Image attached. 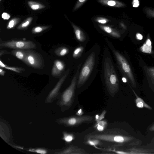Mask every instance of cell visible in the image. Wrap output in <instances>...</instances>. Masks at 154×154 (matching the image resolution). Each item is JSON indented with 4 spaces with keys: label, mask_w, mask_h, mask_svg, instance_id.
I'll use <instances>...</instances> for the list:
<instances>
[{
    "label": "cell",
    "mask_w": 154,
    "mask_h": 154,
    "mask_svg": "<svg viewBox=\"0 0 154 154\" xmlns=\"http://www.w3.org/2000/svg\"><path fill=\"white\" fill-rule=\"evenodd\" d=\"M109 125L103 130H96L85 135V143L98 146L104 151L121 148L132 140V138L127 135L125 131L116 127V124Z\"/></svg>",
    "instance_id": "obj_1"
},
{
    "label": "cell",
    "mask_w": 154,
    "mask_h": 154,
    "mask_svg": "<svg viewBox=\"0 0 154 154\" xmlns=\"http://www.w3.org/2000/svg\"><path fill=\"white\" fill-rule=\"evenodd\" d=\"M101 48L95 43L84 53L81 59L76 90V95L87 89L95 79L98 71Z\"/></svg>",
    "instance_id": "obj_2"
},
{
    "label": "cell",
    "mask_w": 154,
    "mask_h": 154,
    "mask_svg": "<svg viewBox=\"0 0 154 154\" xmlns=\"http://www.w3.org/2000/svg\"><path fill=\"white\" fill-rule=\"evenodd\" d=\"M100 75L106 93L112 97H115L119 90V81L112 55L106 47L103 51Z\"/></svg>",
    "instance_id": "obj_3"
},
{
    "label": "cell",
    "mask_w": 154,
    "mask_h": 154,
    "mask_svg": "<svg viewBox=\"0 0 154 154\" xmlns=\"http://www.w3.org/2000/svg\"><path fill=\"white\" fill-rule=\"evenodd\" d=\"M81 60L75 65V71L70 85L62 94L60 104L64 110L69 108L72 105L76 95V90L79 70L81 65Z\"/></svg>",
    "instance_id": "obj_4"
},
{
    "label": "cell",
    "mask_w": 154,
    "mask_h": 154,
    "mask_svg": "<svg viewBox=\"0 0 154 154\" xmlns=\"http://www.w3.org/2000/svg\"><path fill=\"white\" fill-rule=\"evenodd\" d=\"M105 40L108 48L111 51L117 65L122 74L127 77L133 86H135V82L130 66L124 56L116 49L109 39L105 38Z\"/></svg>",
    "instance_id": "obj_5"
},
{
    "label": "cell",
    "mask_w": 154,
    "mask_h": 154,
    "mask_svg": "<svg viewBox=\"0 0 154 154\" xmlns=\"http://www.w3.org/2000/svg\"><path fill=\"white\" fill-rule=\"evenodd\" d=\"M28 66L35 69H42L45 66L44 58L39 53L29 49L26 51L25 57L23 61Z\"/></svg>",
    "instance_id": "obj_6"
},
{
    "label": "cell",
    "mask_w": 154,
    "mask_h": 154,
    "mask_svg": "<svg viewBox=\"0 0 154 154\" xmlns=\"http://www.w3.org/2000/svg\"><path fill=\"white\" fill-rule=\"evenodd\" d=\"M94 117L90 115L73 116L64 118L60 122L69 127H75L83 124H90L93 122Z\"/></svg>",
    "instance_id": "obj_7"
},
{
    "label": "cell",
    "mask_w": 154,
    "mask_h": 154,
    "mask_svg": "<svg viewBox=\"0 0 154 154\" xmlns=\"http://www.w3.org/2000/svg\"><path fill=\"white\" fill-rule=\"evenodd\" d=\"M1 48H7L14 49L29 50L36 48V45L31 41L11 40L1 42Z\"/></svg>",
    "instance_id": "obj_8"
},
{
    "label": "cell",
    "mask_w": 154,
    "mask_h": 154,
    "mask_svg": "<svg viewBox=\"0 0 154 154\" xmlns=\"http://www.w3.org/2000/svg\"><path fill=\"white\" fill-rule=\"evenodd\" d=\"M72 25L74 29L76 40L79 45L86 46L89 40L88 36L79 27L73 23Z\"/></svg>",
    "instance_id": "obj_9"
},
{
    "label": "cell",
    "mask_w": 154,
    "mask_h": 154,
    "mask_svg": "<svg viewBox=\"0 0 154 154\" xmlns=\"http://www.w3.org/2000/svg\"><path fill=\"white\" fill-rule=\"evenodd\" d=\"M66 64L65 62L60 60H56L54 63L51 71V75L54 77H58L62 75L63 73H65Z\"/></svg>",
    "instance_id": "obj_10"
},
{
    "label": "cell",
    "mask_w": 154,
    "mask_h": 154,
    "mask_svg": "<svg viewBox=\"0 0 154 154\" xmlns=\"http://www.w3.org/2000/svg\"><path fill=\"white\" fill-rule=\"evenodd\" d=\"M86 46L79 45L75 47L71 52V57L75 64L81 60L84 53Z\"/></svg>",
    "instance_id": "obj_11"
},
{
    "label": "cell",
    "mask_w": 154,
    "mask_h": 154,
    "mask_svg": "<svg viewBox=\"0 0 154 154\" xmlns=\"http://www.w3.org/2000/svg\"><path fill=\"white\" fill-rule=\"evenodd\" d=\"M70 72V69L68 68L64 73L63 76L60 79L55 87L49 93L48 98V100H51L52 98L57 95L61 86Z\"/></svg>",
    "instance_id": "obj_12"
},
{
    "label": "cell",
    "mask_w": 154,
    "mask_h": 154,
    "mask_svg": "<svg viewBox=\"0 0 154 154\" xmlns=\"http://www.w3.org/2000/svg\"><path fill=\"white\" fill-rule=\"evenodd\" d=\"M63 154H86V151L84 149L72 145L61 151L57 153Z\"/></svg>",
    "instance_id": "obj_13"
},
{
    "label": "cell",
    "mask_w": 154,
    "mask_h": 154,
    "mask_svg": "<svg viewBox=\"0 0 154 154\" xmlns=\"http://www.w3.org/2000/svg\"><path fill=\"white\" fill-rule=\"evenodd\" d=\"M100 28L108 35L116 39H119L122 35L120 32L116 29L109 26L103 25L99 26Z\"/></svg>",
    "instance_id": "obj_14"
},
{
    "label": "cell",
    "mask_w": 154,
    "mask_h": 154,
    "mask_svg": "<svg viewBox=\"0 0 154 154\" xmlns=\"http://www.w3.org/2000/svg\"><path fill=\"white\" fill-rule=\"evenodd\" d=\"M98 1L103 4L109 6L120 8L125 6V5L117 0H99Z\"/></svg>",
    "instance_id": "obj_15"
},
{
    "label": "cell",
    "mask_w": 154,
    "mask_h": 154,
    "mask_svg": "<svg viewBox=\"0 0 154 154\" xmlns=\"http://www.w3.org/2000/svg\"><path fill=\"white\" fill-rule=\"evenodd\" d=\"M136 97L135 103L136 106L139 108H145L149 110L152 109V108L146 103L142 99L139 97L135 92L132 89Z\"/></svg>",
    "instance_id": "obj_16"
},
{
    "label": "cell",
    "mask_w": 154,
    "mask_h": 154,
    "mask_svg": "<svg viewBox=\"0 0 154 154\" xmlns=\"http://www.w3.org/2000/svg\"><path fill=\"white\" fill-rule=\"evenodd\" d=\"M70 50L67 47L62 46L56 48L54 51L55 54L58 56L62 57L68 54Z\"/></svg>",
    "instance_id": "obj_17"
},
{
    "label": "cell",
    "mask_w": 154,
    "mask_h": 154,
    "mask_svg": "<svg viewBox=\"0 0 154 154\" xmlns=\"http://www.w3.org/2000/svg\"><path fill=\"white\" fill-rule=\"evenodd\" d=\"M11 54L23 61L25 57L26 51L24 50L14 49L11 51Z\"/></svg>",
    "instance_id": "obj_18"
},
{
    "label": "cell",
    "mask_w": 154,
    "mask_h": 154,
    "mask_svg": "<svg viewBox=\"0 0 154 154\" xmlns=\"http://www.w3.org/2000/svg\"><path fill=\"white\" fill-rule=\"evenodd\" d=\"M152 43L149 39H148L140 49L141 51L145 53L150 54L152 51Z\"/></svg>",
    "instance_id": "obj_19"
},
{
    "label": "cell",
    "mask_w": 154,
    "mask_h": 154,
    "mask_svg": "<svg viewBox=\"0 0 154 154\" xmlns=\"http://www.w3.org/2000/svg\"><path fill=\"white\" fill-rule=\"evenodd\" d=\"M143 9L147 17L154 18V9L148 7H145Z\"/></svg>",
    "instance_id": "obj_20"
},
{
    "label": "cell",
    "mask_w": 154,
    "mask_h": 154,
    "mask_svg": "<svg viewBox=\"0 0 154 154\" xmlns=\"http://www.w3.org/2000/svg\"><path fill=\"white\" fill-rule=\"evenodd\" d=\"M5 69L12 71L18 73H20L25 70V68L20 67H11L6 66Z\"/></svg>",
    "instance_id": "obj_21"
},
{
    "label": "cell",
    "mask_w": 154,
    "mask_h": 154,
    "mask_svg": "<svg viewBox=\"0 0 154 154\" xmlns=\"http://www.w3.org/2000/svg\"><path fill=\"white\" fill-rule=\"evenodd\" d=\"M73 134L66 132L63 133V139L67 142H70L74 139Z\"/></svg>",
    "instance_id": "obj_22"
},
{
    "label": "cell",
    "mask_w": 154,
    "mask_h": 154,
    "mask_svg": "<svg viewBox=\"0 0 154 154\" xmlns=\"http://www.w3.org/2000/svg\"><path fill=\"white\" fill-rule=\"evenodd\" d=\"M29 151L42 154H45L47 153V151L46 150L42 149H30Z\"/></svg>",
    "instance_id": "obj_23"
},
{
    "label": "cell",
    "mask_w": 154,
    "mask_h": 154,
    "mask_svg": "<svg viewBox=\"0 0 154 154\" xmlns=\"http://www.w3.org/2000/svg\"><path fill=\"white\" fill-rule=\"evenodd\" d=\"M86 0H78L75 7L74 10L75 11L79 8Z\"/></svg>",
    "instance_id": "obj_24"
},
{
    "label": "cell",
    "mask_w": 154,
    "mask_h": 154,
    "mask_svg": "<svg viewBox=\"0 0 154 154\" xmlns=\"http://www.w3.org/2000/svg\"><path fill=\"white\" fill-rule=\"evenodd\" d=\"M96 21L100 23L103 24L106 23L108 21L107 19L102 17H99L96 19Z\"/></svg>",
    "instance_id": "obj_25"
},
{
    "label": "cell",
    "mask_w": 154,
    "mask_h": 154,
    "mask_svg": "<svg viewBox=\"0 0 154 154\" xmlns=\"http://www.w3.org/2000/svg\"><path fill=\"white\" fill-rule=\"evenodd\" d=\"M44 29H43L40 27H37L34 28L32 32L33 33H38L41 32Z\"/></svg>",
    "instance_id": "obj_26"
},
{
    "label": "cell",
    "mask_w": 154,
    "mask_h": 154,
    "mask_svg": "<svg viewBox=\"0 0 154 154\" xmlns=\"http://www.w3.org/2000/svg\"><path fill=\"white\" fill-rule=\"evenodd\" d=\"M2 17L4 20H8L10 18V16L8 13L4 12L2 14Z\"/></svg>",
    "instance_id": "obj_27"
},
{
    "label": "cell",
    "mask_w": 154,
    "mask_h": 154,
    "mask_svg": "<svg viewBox=\"0 0 154 154\" xmlns=\"http://www.w3.org/2000/svg\"><path fill=\"white\" fill-rule=\"evenodd\" d=\"M15 25V22L13 20H11L9 23L7 27L8 29H11Z\"/></svg>",
    "instance_id": "obj_28"
},
{
    "label": "cell",
    "mask_w": 154,
    "mask_h": 154,
    "mask_svg": "<svg viewBox=\"0 0 154 154\" xmlns=\"http://www.w3.org/2000/svg\"><path fill=\"white\" fill-rule=\"evenodd\" d=\"M132 3L133 6L135 7H138L139 5L138 0H133Z\"/></svg>",
    "instance_id": "obj_29"
},
{
    "label": "cell",
    "mask_w": 154,
    "mask_h": 154,
    "mask_svg": "<svg viewBox=\"0 0 154 154\" xmlns=\"http://www.w3.org/2000/svg\"><path fill=\"white\" fill-rule=\"evenodd\" d=\"M29 22L27 21L25 23H23L21 26L20 27V28H24L26 27L29 24Z\"/></svg>",
    "instance_id": "obj_30"
},
{
    "label": "cell",
    "mask_w": 154,
    "mask_h": 154,
    "mask_svg": "<svg viewBox=\"0 0 154 154\" xmlns=\"http://www.w3.org/2000/svg\"><path fill=\"white\" fill-rule=\"evenodd\" d=\"M136 36L137 38L139 40H141L143 38L142 35L139 33H137Z\"/></svg>",
    "instance_id": "obj_31"
},
{
    "label": "cell",
    "mask_w": 154,
    "mask_h": 154,
    "mask_svg": "<svg viewBox=\"0 0 154 154\" xmlns=\"http://www.w3.org/2000/svg\"><path fill=\"white\" fill-rule=\"evenodd\" d=\"M150 73L153 78L154 79V68H150L149 69Z\"/></svg>",
    "instance_id": "obj_32"
},
{
    "label": "cell",
    "mask_w": 154,
    "mask_h": 154,
    "mask_svg": "<svg viewBox=\"0 0 154 154\" xmlns=\"http://www.w3.org/2000/svg\"><path fill=\"white\" fill-rule=\"evenodd\" d=\"M32 9L34 10H35L38 9L39 8V6L37 5H34L32 6L31 7Z\"/></svg>",
    "instance_id": "obj_33"
},
{
    "label": "cell",
    "mask_w": 154,
    "mask_h": 154,
    "mask_svg": "<svg viewBox=\"0 0 154 154\" xmlns=\"http://www.w3.org/2000/svg\"><path fill=\"white\" fill-rule=\"evenodd\" d=\"M5 72L1 68L0 69V75L1 76H3L5 74Z\"/></svg>",
    "instance_id": "obj_34"
},
{
    "label": "cell",
    "mask_w": 154,
    "mask_h": 154,
    "mask_svg": "<svg viewBox=\"0 0 154 154\" xmlns=\"http://www.w3.org/2000/svg\"><path fill=\"white\" fill-rule=\"evenodd\" d=\"M6 66L1 60H0V66L1 68H5Z\"/></svg>",
    "instance_id": "obj_35"
},
{
    "label": "cell",
    "mask_w": 154,
    "mask_h": 154,
    "mask_svg": "<svg viewBox=\"0 0 154 154\" xmlns=\"http://www.w3.org/2000/svg\"><path fill=\"white\" fill-rule=\"evenodd\" d=\"M120 25L124 29H127L126 26L125 24L122 22L120 23Z\"/></svg>",
    "instance_id": "obj_36"
},
{
    "label": "cell",
    "mask_w": 154,
    "mask_h": 154,
    "mask_svg": "<svg viewBox=\"0 0 154 154\" xmlns=\"http://www.w3.org/2000/svg\"><path fill=\"white\" fill-rule=\"evenodd\" d=\"M149 130L151 131H154V124L150 127Z\"/></svg>",
    "instance_id": "obj_37"
},
{
    "label": "cell",
    "mask_w": 154,
    "mask_h": 154,
    "mask_svg": "<svg viewBox=\"0 0 154 154\" xmlns=\"http://www.w3.org/2000/svg\"><path fill=\"white\" fill-rule=\"evenodd\" d=\"M122 81L124 82L125 83L127 82V79L125 78L124 77H122Z\"/></svg>",
    "instance_id": "obj_38"
},
{
    "label": "cell",
    "mask_w": 154,
    "mask_h": 154,
    "mask_svg": "<svg viewBox=\"0 0 154 154\" xmlns=\"http://www.w3.org/2000/svg\"><path fill=\"white\" fill-rule=\"evenodd\" d=\"M0 0L1 1V0Z\"/></svg>",
    "instance_id": "obj_39"
}]
</instances>
